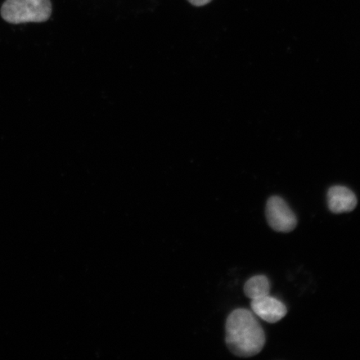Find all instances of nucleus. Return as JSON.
Returning <instances> with one entry per match:
<instances>
[{"label":"nucleus","instance_id":"obj_1","mask_svg":"<svg viewBox=\"0 0 360 360\" xmlns=\"http://www.w3.org/2000/svg\"><path fill=\"white\" fill-rule=\"evenodd\" d=\"M225 330L228 348L238 357L255 356L266 341L257 319L245 309H237L229 315Z\"/></svg>","mask_w":360,"mask_h":360},{"label":"nucleus","instance_id":"obj_6","mask_svg":"<svg viewBox=\"0 0 360 360\" xmlns=\"http://www.w3.org/2000/svg\"><path fill=\"white\" fill-rule=\"evenodd\" d=\"M245 292L248 298L255 300L269 295L270 283L264 276H256L245 283Z\"/></svg>","mask_w":360,"mask_h":360},{"label":"nucleus","instance_id":"obj_7","mask_svg":"<svg viewBox=\"0 0 360 360\" xmlns=\"http://www.w3.org/2000/svg\"><path fill=\"white\" fill-rule=\"evenodd\" d=\"M188 1L193 6L201 7L210 4L212 0H188Z\"/></svg>","mask_w":360,"mask_h":360},{"label":"nucleus","instance_id":"obj_5","mask_svg":"<svg viewBox=\"0 0 360 360\" xmlns=\"http://www.w3.org/2000/svg\"><path fill=\"white\" fill-rule=\"evenodd\" d=\"M356 195L349 188L333 186L328 191V205L334 214L348 213L356 208Z\"/></svg>","mask_w":360,"mask_h":360},{"label":"nucleus","instance_id":"obj_2","mask_svg":"<svg viewBox=\"0 0 360 360\" xmlns=\"http://www.w3.org/2000/svg\"><path fill=\"white\" fill-rule=\"evenodd\" d=\"M51 0H6L1 8V16L12 25L43 22L51 18Z\"/></svg>","mask_w":360,"mask_h":360},{"label":"nucleus","instance_id":"obj_3","mask_svg":"<svg viewBox=\"0 0 360 360\" xmlns=\"http://www.w3.org/2000/svg\"><path fill=\"white\" fill-rule=\"evenodd\" d=\"M266 218L274 231L290 233L297 226V218L287 202L278 196L269 198L266 205Z\"/></svg>","mask_w":360,"mask_h":360},{"label":"nucleus","instance_id":"obj_4","mask_svg":"<svg viewBox=\"0 0 360 360\" xmlns=\"http://www.w3.org/2000/svg\"><path fill=\"white\" fill-rule=\"evenodd\" d=\"M251 308L260 319L270 323L281 321L287 314V308L285 304L269 295L252 300Z\"/></svg>","mask_w":360,"mask_h":360}]
</instances>
